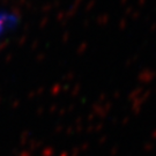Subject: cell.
Listing matches in <instances>:
<instances>
[{
  "instance_id": "cell-1",
  "label": "cell",
  "mask_w": 156,
  "mask_h": 156,
  "mask_svg": "<svg viewBox=\"0 0 156 156\" xmlns=\"http://www.w3.org/2000/svg\"><path fill=\"white\" fill-rule=\"evenodd\" d=\"M17 16L11 12H0V38L16 26Z\"/></svg>"
}]
</instances>
